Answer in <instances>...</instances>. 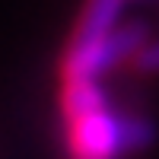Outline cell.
<instances>
[{
    "mask_svg": "<svg viewBox=\"0 0 159 159\" xmlns=\"http://www.w3.org/2000/svg\"><path fill=\"white\" fill-rule=\"evenodd\" d=\"M121 10H124V0H86V7L80 13V19H76V29H73L64 54L89 51L105 35H111V29L121 22Z\"/></svg>",
    "mask_w": 159,
    "mask_h": 159,
    "instance_id": "3",
    "label": "cell"
},
{
    "mask_svg": "<svg viewBox=\"0 0 159 159\" xmlns=\"http://www.w3.org/2000/svg\"><path fill=\"white\" fill-rule=\"evenodd\" d=\"M150 42V32L143 22H118L111 35H105L99 45H92L89 51L80 54H64L61 61V73L64 80H76V76H105L108 70L121 67L124 61H134V54Z\"/></svg>",
    "mask_w": 159,
    "mask_h": 159,
    "instance_id": "2",
    "label": "cell"
},
{
    "mask_svg": "<svg viewBox=\"0 0 159 159\" xmlns=\"http://www.w3.org/2000/svg\"><path fill=\"white\" fill-rule=\"evenodd\" d=\"M134 67L140 73H159V42H147L134 54Z\"/></svg>",
    "mask_w": 159,
    "mask_h": 159,
    "instance_id": "5",
    "label": "cell"
},
{
    "mask_svg": "<svg viewBox=\"0 0 159 159\" xmlns=\"http://www.w3.org/2000/svg\"><path fill=\"white\" fill-rule=\"evenodd\" d=\"M102 105H108V92H105L102 80L96 76H76V80H64V89H61V111H64V121H70L76 115H86V111H96Z\"/></svg>",
    "mask_w": 159,
    "mask_h": 159,
    "instance_id": "4",
    "label": "cell"
},
{
    "mask_svg": "<svg viewBox=\"0 0 159 159\" xmlns=\"http://www.w3.org/2000/svg\"><path fill=\"white\" fill-rule=\"evenodd\" d=\"M156 140L153 121L140 115H121L111 105L76 115L67 121L70 159H127L150 150Z\"/></svg>",
    "mask_w": 159,
    "mask_h": 159,
    "instance_id": "1",
    "label": "cell"
}]
</instances>
